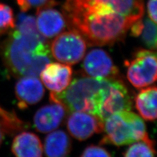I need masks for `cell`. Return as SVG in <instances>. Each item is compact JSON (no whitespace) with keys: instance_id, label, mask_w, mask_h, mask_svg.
I'll return each mask as SVG.
<instances>
[{"instance_id":"cell-24","label":"cell","mask_w":157,"mask_h":157,"mask_svg":"<svg viewBox=\"0 0 157 157\" xmlns=\"http://www.w3.org/2000/svg\"><path fill=\"white\" fill-rule=\"evenodd\" d=\"M143 26H144V23L141 18L135 22L133 24H132L130 28L131 30V35L133 37H136L140 36L142 29H143Z\"/></svg>"},{"instance_id":"cell-9","label":"cell","mask_w":157,"mask_h":157,"mask_svg":"<svg viewBox=\"0 0 157 157\" xmlns=\"http://www.w3.org/2000/svg\"><path fill=\"white\" fill-rule=\"evenodd\" d=\"M55 4L54 1H48L37 9L36 25L43 37H54L66 28L65 18L60 12L54 8Z\"/></svg>"},{"instance_id":"cell-13","label":"cell","mask_w":157,"mask_h":157,"mask_svg":"<svg viewBox=\"0 0 157 157\" xmlns=\"http://www.w3.org/2000/svg\"><path fill=\"white\" fill-rule=\"evenodd\" d=\"M66 113L63 105L51 102V104L43 106L36 113L33 118L34 128L41 133L55 130L62 124Z\"/></svg>"},{"instance_id":"cell-16","label":"cell","mask_w":157,"mask_h":157,"mask_svg":"<svg viewBox=\"0 0 157 157\" xmlns=\"http://www.w3.org/2000/svg\"><path fill=\"white\" fill-rule=\"evenodd\" d=\"M156 87L155 85L141 88L136 96V109L145 121L151 122L156 121Z\"/></svg>"},{"instance_id":"cell-22","label":"cell","mask_w":157,"mask_h":157,"mask_svg":"<svg viewBox=\"0 0 157 157\" xmlns=\"http://www.w3.org/2000/svg\"><path fill=\"white\" fill-rule=\"evenodd\" d=\"M81 157H111L105 149L98 145L88 146L82 152Z\"/></svg>"},{"instance_id":"cell-4","label":"cell","mask_w":157,"mask_h":157,"mask_svg":"<svg viewBox=\"0 0 157 157\" xmlns=\"http://www.w3.org/2000/svg\"><path fill=\"white\" fill-rule=\"evenodd\" d=\"M104 132L100 144L117 147L143 140L148 134L144 120L131 111H121L111 115L104 122Z\"/></svg>"},{"instance_id":"cell-20","label":"cell","mask_w":157,"mask_h":157,"mask_svg":"<svg viewBox=\"0 0 157 157\" xmlns=\"http://www.w3.org/2000/svg\"><path fill=\"white\" fill-rule=\"evenodd\" d=\"M15 27V21L12 9L0 3V37Z\"/></svg>"},{"instance_id":"cell-12","label":"cell","mask_w":157,"mask_h":157,"mask_svg":"<svg viewBox=\"0 0 157 157\" xmlns=\"http://www.w3.org/2000/svg\"><path fill=\"white\" fill-rule=\"evenodd\" d=\"M45 94V89L41 81L37 77H24L17 82L15 95L20 109L40 101Z\"/></svg>"},{"instance_id":"cell-15","label":"cell","mask_w":157,"mask_h":157,"mask_svg":"<svg viewBox=\"0 0 157 157\" xmlns=\"http://www.w3.org/2000/svg\"><path fill=\"white\" fill-rule=\"evenodd\" d=\"M71 149V141L66 132L56 130L45 139L44 150L47 157H66Z\"/></svg>"},{"instance_id":"cell-7","label":"cell","mask_w":157,"mask_h":157,"mask_svg":"<svg viewBox=\"0 0 157 157\" xmlns=\"http://www.w3.org/2000/svg\"><path fill=\"white\" fill-rule=\"evenodd\" d=\"M132 97L124 82L120 77L112 78L98 118L104 122L107 117L118 111L132 110Z\"/></svg>"},{"instance_id":"cell-5","label":"cell","mask_w":157,"mask_h":157,"mask_svg":"<svg viewBox=\"0 0 157 157\" xmlns=\"http://www.w3.org/2000/svg\"><path fill=\"white\" fill-rule=\"evenodd\" d=\"M128 80L135 88L141 89L151 85L156 79V55L154 51L139 49L130 60H126Z\"/></svg>"},{"instance_id":"cell-19","label":"cell","mask_w":157,"mask_h":157,"mask_svg":"<svg viewBox=\"0 0 157 157\" xmlns=\"http://www.w3.org/2000/svg\"><path fill=\"white\" fill-rule=\"evenodd\" d=\"M144 26L141 33V40L145 45L150 50L156 49V23L149 18H145L143 21Z\"/></svg>"},{"instance_id":"cell-14","label":"cell","mask_w":157,"mask_h":157,"mask_svg":"<svg viewBox=\"0 0 157 157\" xmlns=\"http://www.w3.org/2000/svg\"><path fill=\"white\" fill-rule=\"evenodd\" d=\"M11 150L15 157H43V145L39 137L29 132H22L15 136Z\"/></svg>"},{"instance_id":"cell-25","label":"cell","mask_w":157,"mask_h":157,"mask_svg":"<svg viewBox=\"0 0 157 157\" xmlns=\"http://www.w3.org/2000/svg\"><path fill=\"white\" fill-rule=\"evenodd\" d=\"M47 2L48 0H24V2L28 9L31 7H40Z\"/></svg>"},{"instance_id":"cell-2","label":"cell","mask_w":157,"mask_h":157,"mask_svg":"<svg viewBox=\"0 0 157 157\" xmlns=\"http://www.w3.org/2000/svg\"><path fill=\"white\" fill-rule=\"evenodd\" d=\"M2 43V56L12 76L38 77L51 62V50L40 33H24L17 29L10 31Z\"/></svg>"},{"instance_id":"cell-17","label":"cell","mask_w":157,"mask_h":157,"mask_svg":"<svg viewBox=\"0 0 157 157\" xmlns=\"http://www.w3.org/2000/svg\"><path fill=\"white\" fill-rule=\"evenodd\" d=\"M0 126L7 134H14L28 128L29 124L20 119L14 113L9 112L0 107Z\"/></svg>"},{"instance_id":"cell-8","label":"cell","mask_w":157,"mask_h":157,"mask_svg":"<svg viewBox=\"0 0 157 157\" xmlns=\"http://www.w3.org/2000/svg\"><path fill=\"white\" fill-rule=\"evenodd\" d=\"M82 67L85 75L90 77L105 79L120 77L119 69L114 65L109 54L100 48L88 52Z\"/></svg>"},{"instance_id":"cell-10","label":"cell","mask_w":157,"mask_h":157,"mask_svg":"<svg viewBox=\"0 0 157 157\" xmlns=\"http://www.w3.org/2000/svg\"><path fill=\"white\" fill-rule=\"evenodd\" d=\"M67 128L75 139L83 141L96 133L103 132L104 122L92 114L83 111H74L67 120Z\"/></svg>"},{"instance_id":"cell-18","label":"cell","mask_w":157,"mask_h":157,"mask_svg":"<svg viewBox=\"0 0 157 157\" xmlns=\"http://www.w3.org/2000/svg\"><path fill=\"white\" fill-rule=\"evenodd\" d=\"M155 142L149 136L136 141L126 149L124 157H155Z\"/></svg>"},{"instance_id":"cell-23","label":"cell","mask_w":157,"mask_h":157,"mask_svg":"<svg viewBox=\"0 0 157 157\" xmlns=\"http://www.w3.org/2000/svg\"><path fill=\"white\" fill-rule=\"evenodd\" d=\"M156 2L157 0H149L147 2V12L151 21L156 22Z\"/></svg>"},{"instance_id":"cell-3","label":"cell","mask_w":157,"mask_h":157,"mask_svg":"<svg viewBox=\"0 0 157 157\" xmlns=\"http://www.w3.org/2000/svg\"><path fill=\"white\" fill-rule=\"evenodd\" d=\"M111 79L95 78L86 75L77 77L71 81L64 90L51 92L49 99L51 102L63 105L67 113L83 111L98 118Z\"/></svg>"},{"instance_id":"cell-6","label":"cell","mask_w":157,"mask_h":157,"mask_svg":"<svg viewBox=\"0 0 157 157\" xmlns=\"http://www.w3.org/2000/svg\"><path fill=\"white\" fill-rule=\"evenodd\" d=\"M51 51L56 60L67 65L79 62L85 55L86 43L74 31L61 33L51 43Z\"/></svg>"},{"instance_id":"cell-21","label":"cell","mask_w":157,"mask_h":157,"mask_svg":"<svg viewBox=\"0 0 157 157\" xmlns=\"http://www.w3.org/2000/svg\"><path fill=\"white\" fill-rule=\"evenodd\" d=\"M16 29L24 33H39L34 17L24 14H19Z\"/></svg>"},{"instance_id":"cell-11","label":"cell","mask_w":157,"mask_h":157,"mask_svg":"<svg viewBox=\"0 0 157 157\" xmlns=\"http://www.w3.org/2000/svg\"><path fill=\"white\" fill-rule=\"evenodd\" d=\"M73 71L65 63H48L40 73L45 86L54 92L64 90L71 81Z\"/></svg>"},{"instance_id":"cell-1","label":"cell","mask_w":157,"mask_h":157,"mask_svg":"<svg viewBox=\"0 0 157 157\" xmlns=\"http://www.w3.org/2000/svg\"><path fill=\"white\" fill-rule=\"evenodd\" d=\"M144 13L143 0H66L63 5L66 25L90 46L121 41Z\"/></svg>"},{"instance_id":"cell-26","label":"cell","mask_w":157,"mask_h":157,"mask_svg":"<svg viewBox=\"0 0 157 157\" xmlns=\"http://www.w3.org/2000/svg\"><path fill=\"white\" fill-rule=\"evenodd\" d=\"M3 129L0 126V145H2V141L3 140Z\"/></svg>"}]
</instances>
